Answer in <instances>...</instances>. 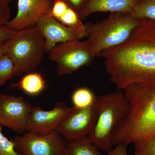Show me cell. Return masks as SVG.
<instances>
[{"label": "cell", "instance_id": "cell-1", "mask_svg": "<svg viewBox=\"0 0 155 155\" xmlns=\"http://www.w3.org/2000/svg\"><path fill=\"white\" fill-rule=\"evenodd\" d=\"M117 89L131 84L155 87V21L140 19L130 38L101 53Z\"/></svg>", "mask_w": 155, "mask_h": 155}, {"label": "cell", "instance_id": "cell-2", "mask_svg": "<svg viewBox=\"0 0 155 155\" xmlns=\"http://www.w3.org/2000/svg\"><path fill=\"white\" fill-rule=\"evenodd\" d=\"M124 90L129 110L112 134L113 147L137 145L155 135V87L131 84Z\"/></svg>", "mask_w": 155, "mask_h": 155}, {"label": "cell", "instance_id": "cell-3", "mask_svg": "<svg viewBox=\"0 0 155 155\" xmlns=\"http://www.w3.org/2000/svg\"><path fill=\"white\" fill-rule=\"evenodd\" d=\"M95 106L96 121L88 137L99 150L107 152L113 147L112 134L126 117L129 102L124 92L117 89L97 97Z\"/></svg>", "mask_w": 155, "mask_h": 155}, {"label": "cell", "instance_id": "cell-4", "mask_svg": "<svg viewBox=\"0 0 155 155\" xmlns=\"http://www.w3.org/2000/svg\"><path fill=\"white\" fill-rule=\"evenodd\" d=\"M130 14L112 13L107 18L96 23L85 24L87 41L95 57L127 41L140 23Z\"/></svg>", "mask_w": 155, "mask_h": 155}, {"label": "cell", "instance_id": "cell-5", "mask_svg": "<svg viewBox=\"0 0 155 155\" xmlns=\"http://www.w3.org/2000/svg\"><path fill=\"white\" fill-rule=\"evenodd\" d=\"M4 47L5 54L14 63L17 77L35 71L46 52L44 38L35 26L17 31Z\"/></svg>", "mask_w": 155, "mask_h": 155}, {"label": "cell", "instance_id": "cell-6", "mask_svg": "<svg viewBox=\"0 0 155 155\" xmlns=\"http://www.w3.org/2000/svg\"><path fill=\"white\" fill-rule=\"evenodd\" d=\"M48 53L50 60L57 63L58 76L69 75L81 67L90 66L96 57L87 41L59 44Z\"/></svg>", "mask_w": 155, "mask_h": 155}, {"label": "cell", "instance_id": "cell-7", "mask_svg": "<svg viewBox=\"0 0 155 155\" xmlns=\"http://www.w3.org/2000/svg\"><path fill=\"white\" fill-rule=\"evenodd\" d=\"M19 155H65L67 141L57 130L45 135L26 131L11 139Z\"/></svg>", "mask_w": 155, "mask_h": 155}, {"label": "cell", "instance_id": "cell-8", "mask_svg": "<svg viewBox=\"0 0 155 155\" xmlns=\"http://www.w3.org/2000/svg\"><path fill=\"white\" fill-rule=\"evenodd\" d=\"M33 107L22 97L0 94V125L23 134L27 131L28 117Z\"/></svg>", "mask_w": 155, "mask_h": 155}, {"label": "cell", "instance_id": "cell-9", "mask_svg": "<svg viewBox=\"0 0 155 155\" xmlns=\"http://www.w3.org/2000/svg\"><path fill=\"white\" fill-rule=\"evenodd\" d=\"M96 119L95 104L84 108L72 107L56 130L67 141L81 138L88 136Z\"/></svg>", "mask_w": 155, "mask_h": 155}, {"label": "cell", "instance_id": "cell-10", "mask_svg": "<svg viewBox=\"0 0 155 155\" xmlns=\"http://www.w3.org/2000/svg\"><path fill=\"white\" fill-rule=\"evenodd\" d=\"M44 38L46 52L59 44L79 40L87 37L86 31L69 28L54 19L50 13L43 15L35 25Z\"/></svg>", "mask_w": 155, "mask_h": 155}, {"label": "cell", "instance_id": "cell-11", "mask_svg": "<svg viewBox=\"0 0 155 155\" xmlns=\"http://www.w3.org/2000/svg\"><path fill=\"white\" fill-rule=\"evenodd\" d=\"M70 108L58 102L53 109L45 110L39 107L33 106L27 124V131L45 135L56 130L68 114Z\"/></svg>", "mask_w": 155, "mask_h": 155}, {"label": "cell", "instance_id": "cell-12", "mask_svg": "<svg viewBox=\"0 0 155 155\" xmlns=\"http://www.w3.org/2000/svg\"><path fill=\"white\" fill-rule=\"evenodd\" d=\"M53 0H18L17 12L6 24L15 31L33 27L43 15L50 13Z\"/></svg>", "mask_w": 155, "mask_h": 155}, {"label": "cell", "instance_id": "cell-13", "mask_svg": "<svg viewBox=\"0 0 155 155\" xmlns=\"http://www.w3.org/2000/svg\"><path fill=\"white\" fill-rule=\"evenodd\" d=\"M140 0H88L78 13L81 20L97 12H110L130 14Z\"/></svg>", "mask_w": 155, "mask_h": 155}, {"label": "cell", "instance_id": "cell-14", "mask_svg": "<svg viewBox=\"0 0 155 155\" xmlns=\"http://www.w3.org/2000/svg\"><path fill=\"white\" fill-rule=\"evenodd\" d=\"M12 87H18L29 95L36 96L44 91L46 82L41 73L33 71L25 74Z\"/></svg>", "mask_w": 155, "mask_h": 155}, {"label": "cell", "instance_id": "cell-15", "mask_svg": "<svg viewBox=\"0 0 155 155\" xmlns=\"http://www.w3.org/2000/svg\"><path fill=\"white\" fill-rule=\"evenodd\" d=\"M88 136L67 141L65 155H101Z\"/></svg>", "mask_w": 155, "mask_h": 155}, {"label": "cell", "instance_id": "cell-16", "mask_svg": "<svg viewBox=\"0 0 155 155\" xmlns=\"http://www.w3.org/2000/svg\"><path fill=\"white\" fill-rule=\"evenodd\" d=\"M97 97L91 90L85 87H79L74 91L71 100L74 107L78 108L88 107L94 105Z\"/></svg>", "mask_w": 155, "mask_h": 155}, {"label": "cell", "instance_id": "cell-17", "mask_svg": "<svg viewBox=\"0 0 155 155\" xmlns=\"http://www.w3.org/2000/svg\"><path fill=\"white\" fill-rule=\"evenodd\" d=\"M130 15L137 19L155 21V0H140Z\"/></svg>", "mask_w": 155, "mask_h": 155}, {"label": "cell", "instance_id": "cell-18", "mask_svg": "<svg viewBox=\"0 0 155 155\" xmlns=\"http://www.w3.org/2000/svg\"><path fill=\"white\" fill-rule=\"evenodd\" d=\"M58 21L69 28L78 30H86L85 24L82 23L78 14L70 7Z\"/></svg>", "mask_w": 155, "mask_h": 155}, {"label": "cell", "instance_id": "cell-19", "mask_svg": "<svg viewBox=\"0 0 155 155\" xmlns=\"http://www.w3.org/2000/svg\"><path fill=\"white\" fill-rule=\"evenodd\" d=\"M14 63L7 55L0 58V85H3L15 75Z\"/></svg>", "mask_w": 155, "mask_h": 155}, {"label": "cell", "instance_id": "cell-20", "mask_svg": "<svg viewBox=\"0 0 155 155\" xmlns=\"http://www.w3.org/2000/svg\"><path fill=\"white\" fill-rule=\"evenodd\" d=\"M134 147V155H155V135Z\"/></svg>", "mask_w": 155, "mask_h": 155}, {"label": "cell", "instance_id": "cell-21", "mask_svg": "<svg viewBox=\"0 0 155 155\" xmlns=\"http://www.w3.org/2000/svg\"><path fill=\"white\" fill-rule=\"evenodd\" d=\"M0 125V155H19L14 148L12 140H10L2 132Z\"/></svg>", "mask_w": 155, "mask_h": 155}, {"label": "cell", "instance_id": "cell-22", "mask_svg": "<svg viewBox=\"0 0 155 155\" xmlns=\"http://www.w3.org/2000/svg\"><path fill=\"white\" fill-rule=\"evenodd\" d=\"M69 8L64 0H53L50 14L52 17L58 20L66 13Z\"/></svg>", "mask_w": 155, "mask_h": 155}, {"label": "cell", "instance_id": "cell-23", "mask_svg": "<svg viewBox=\"0 0 155 155\" xmlns=\"http://www.w3.org/2000/svg\"><path fill=\"white\" fill-rule=\"evenodd\" d=\"M11 15L9 4L0 2V26L6 25L10 20Z\"/></svg>", "mask_w": 155, "mask_h": 155}, {"label": "cell", "instance_id": "cell-24", "mask_svg": "<svg viewBox=\"0 0 155 155\" xmlns=\"http://www.w3.org/2000/svg\"><path fill=\"white\" fill-rule=\"evenodd\" d=\"M17 31L6 25L0 26V44L4 43L13 37Z\"/></svg>", "mask_w": 155, "mask_h": 155}, {"label": "cell", "instance_id": "cell-25", "mask_svg": "<svg viewBox=\"0 0 155 155\" xmlns=\"http://www.w3.org/2000/svg\"><path fill=\"white\" fill-rule=\"evenodd\" d=\"M70 8L78 14L83 8L88 0H64Z\"/></svg>", "mask_w": 155, "mask_h": 155}, {"label": "cell", "instance_id": "cell-26", "mask_svg": "<svg viewBox=\"0 0 155 155\" xmlns=\"http://www.w3.org/2000/svg\"><path fill=\"white\" fill-rule=\"evenodd\" d=\"M127 146L124 144L118 145L114 149L107 152V155H129L127 153Z\"/></svg>", "mask_w": 155, "mask_h": 155}, {"label": "cell", "instance_id": "cell-27", "mask_svg": "<svg viewBox=\"0 0 155 155\" xmlns=\"http://www.w3.org/2000/svg\"><path fill=\"white\" fill-rule=\"evenodd\" d=\"M5 54L4 43L0 44V58H2Z\"/></svg>", "mask_w": 155, "mask_h": 155}, {"label": "cell", "instance_id": "cell-28", "mask_svg": "<svg viewBox=\"0 0 155 155\" xmlns=\"http://www.w3.org/2000/svg\"><path fill=\"white\" fill-rule=\"evenodd\" d=\"M14 0H0V2L2 3H6V4H9Z\"/></svg>", "mask_w": 155, "mask_h": 155}]
</instances>
